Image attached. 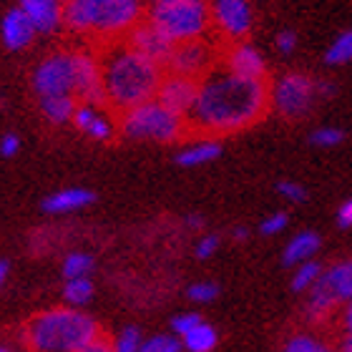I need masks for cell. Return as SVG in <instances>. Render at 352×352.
<instances>
[{"label":"cell","mask_w":352,"mask_h":352,"mask_svg":"<svg viewBox=\"0 0 352 352\" xmlns=\"http://www.w3.org/2000/svg\"><path fill=\"white\" fill-rule=\"evenodd\" d=\"M270 109V88L264 81H242L229 71H209L199 83V96L186 116L191 129L214 136L244 131Z\"/></svg>","instance_id":"1"},{"label":"cell","mask_w":352,"mask_h":352,"mask_svg":"<svg viewBox=\"0 0 352 352\" xmlns=\"http://www.w3.org/2000/svg\"><path fill=\"white\" fill-rule=\"evenodd\" d=\"M103 94L116 111H131L146 101H154L162 86V68L146 60L141 53L124 43L111 45L101 58Z\"/></svg>","instance_id":"2"},{"label":"cell","mask_w":352,"mask_h":352,"mask_svg":"<svg viewBox=\"0 0 352 352\" xmlns=\"http://www.w3.org/2000/svg\"><path fill=\"white\" fill-rule=\"evenodd\" d=\"M28 352H81L101 338L98 322L81 309H43L25 324Z\"/></svg>","instance_id":"3"},{"label":"cell","mask_w":352,"mask_h":352,"mask_svg":"<svg viewBox=\"0 0 352 352\" xmlns=\"http://www.w3.org/2000/svg\"><path fill=\"white\" fill-rule=\"evenodd\" d=\"M141 0H68L63 23L78 33L116 36L139 25Z\"/></svg>","instance_id":"4"},{"label":"cell","mask_w":352,"mask_h":352,"mask_svg":"<svg viewBox=\"0 0 352 352\" xmlns=\"http://www.w3.org/2000/svg\"><path fill=\"white\" fill-rule=\"evenodd\" d=\"M148 21L176 45L199 41L212 23V6L206 0H151Z\"/></svg>","instance_id":"5"},{"label":"cell","mask_w":352,"mask_h":352,"mask_svg":"<svg viewBox=\"0 0 352 352\" xmlns=\"http://www.w3.org/2000/svg\"><path fill=\"white\" fill-rule=\"evenodd\" d=\"M184 129H186V118L164 109L156 98L126 111L121 116V133L126 139L133 141H162V144H169V141L182 139Z\"/></svg>","instance_id":"6"},{"label":"cell","mask_w":352,"mask_h":352,"mask_svg":"<svg viewBox=\"0 0 352 352\" xmlns=\"http://www.w3.org/2000/svg\"><path fill=\"white\" fill-rule=\"evenodd\" d=\"M317 98V81L305 74H285L270 91L272 109L285 118H302Z\"/></svg>","instance_id":"7"},{"label":"cell","mask_w":352,"mask_h":352,"mask_svg":"<svg viewBox=\"0 0 352 352\" xmlns=\"http://www.w3.org/2000/svg\"><path fill=\"white\" fill-rule=\"evenodd\" d=\"M33 88L38 98H58V96L76 94L74 78V56L71 53H53L38 63L33 71Z\"/></svg>","instance_id":"8"},{"label":"cell","mask_w":352,"mask_h":352,"mask_svg":"<svg viewBox=\"0 0 352 352\" xmlns=\"http://www.w3.org/2000/svg\"><path fill=\"white\" fill-rule=\"evenodd\" d=\"M126 45L133 48L136 53H141L146 60L156 63V66H169L171 56H174L176 43L171 38H166L162 30L156 28L154 23H139L129 30V38H126Z\"/></svg>","instance_id":"9"},{"label":"cell","mask_w":352,"mask_h":352,"mask_svg":"<svg viewBox=\"0 0 352 352\" xmlns=\"http://www.w3.org/2000/svg\"><path fill=\"white\" fill-rule=\"evenodd\" d=\"M199 83L197 78H189V76H176L169 74L162 81L159 91H156V101L162 103L164 109L174 111L179 116H189L194 103H197L199 96Z\"/></svg>","instance_id":"10"},{"label":"cell","mask_w":352,"mask_h":352,"mask_svg":"<svg viewBox=\"0 0 352 352\" xmlns=\"http://www.w3.org/2000/svg\"><path fill=\"white\" fill-rule=\"evenodd\" d=\"M74 56V78H76V94L81 96L83 103H103V74L101 60H96L91 53H71Z\"/></svg>","instance_id":"11"},{"label":"cell","mask_w":352,"mask_h":352,"mask_svg":"<svg viewBox=\"0 0 352 352\" xmlns=\"http://www.w3.org/2000/svg\"><path fill=\"white\" fill-rule=\"evenodd\" d=\"M212 21L219 25L229 38H244L252 30V6L250 0H214Z\"/></svg>","instance_id":"12"},{"label":"cell","mask_w":352,"mask_h":352,"mask_svg":"<svg viewBox=\"0 0 352 352\" xmlns=\"http://www.w3.org/2000/svg\"><path fill=\"white\" fill-rule=\"evenodd\" d=\"M209 63H212V51L209 45L201 41H189V43H179L174 48V56L169 60L171 74L176 76H189L201 81L209 74Z\"/></svg>","instance_id":"13"},{"label":"cell","mask_w":352,"mask_h":352,"mask_svg":"<svg viewBox=\"0 0 352 352\" xmlns=\"http://www.w3.org/2000/svg\"><path fill=\"white\" fill-rule=\"evenodd\" d=\"M227 71L242 81H264L267 76V63L262 53L250 43H239L227 53Z\"/></svg>","instance_id":"14"},{"label":"cell","mask_w":352,"mask_h":352,"mask_svg":"<svg viewBox=\"0 0 352 352\" xmlns=\"http://www.w3.org/2000/svg\"><path fill=\"white\" fill-rule=\"evenodd\" d=\"M18 8L33 23L36 33H51L63 23L60 0H18Z\"/></svg>","instance_id":"15"},{"label":"cell","mask_w":352,"mask_h":352,"mask_svg":"<svg viewBox=\"0 0 352 352\" xmlns=\"http://www.w3.org/2000/svg\"><path fill=\"white\" fill-rule=\"evenodd\" d=\"M0 36H3L6 48H10V51H23V48L33 41L36 28H33V23L25 18V13H23L21 8H13V10H8V13L3 15V21H0Z\"/></svg>","instance_id":"16"},{"label":"cell","mask_w":352,"mask_h":352,"mask_svg":"<svg viewBox=\"0 0 352 352\" xmlns=\"http://www.w3.org/2000/svg\"><path fill=\"white\" fill-rule=\"evenodd\" d=\"M320 285L327 289V292L340 302V305H350L352 302V257L340 259L324 270Z\"/></svg>","instance_id":"17"},{"label":"cell","mask_w":352,"mask_h":352,"mask_svg":"<svg viewBox=\"0 0 352 352\" xmlns=\"http://www.w3.org/2000/svg\"><path fill=\"white\" fill-rule=\"evenodd\" d=\"M320 247H322L320 234L312 232V229H305V232L294 234L292 239L287 242L285 252H282V264H285V267H300V264H305V262H312L315 254L320 252Z\"/></svg>","instance_id":"18"},{"label":"cell","mask_w":352,"mask_h":352,"mask_svg":"<svg viewBox=\"0 0 352 352\" xmlns=\"http://www.w3.org/2000/svg\"><path fill=\"white\" fill-rule=\"evenodd\" d=\"M96 194L91 189H81V186H71V189H60L43 201V212L48 214H68L78 212L83 206L94 204Z\"/></svg>","instance_id":"19"},{"label":"cell","mask_w":352,"mask_h":352,"mask_svg":"<svg viewBox=\"0 0 352 352\" xmlns=\"http://www.w3.org/2000/svg\"><path fill=\"white\" fill-rule=\"evenodd\" d=\"M221 156V144L214 139H201L197 141V144H191V146L182 148L179 154H176V164L179 166H186V169H191V166H201V164H209L214 162V159H219Z\"/></svg>","instance_id":"20"},{"label":"cell","mask_w":352,"mask_h":352,"mask_svg":"<svg viewBox=\"0 0 352 352\" xmlns=\"http://www.w3.org/2000/svg\"><path fill=\"white\" fill-rule=\"evenodd\" d=\"M338 307H340V302L335 300L320 282L307 292V305H305V309H307L309 322H324L327 317L335 315V309Z\"/></svg>","instance_id":"21"},{"label":"cell","mask_w":352,"mask_h":352,"mask_svg":"<svg viewBox=\"0 0 352 352\" xmlns=\"http://www.w3.org/2000/svg\"><path fill=\"white\" fill-rule=\"evenodd\" d=\"M78 109L74 96H58V98H43L41 101V111L43 116L53 124H66V121H74V113Z\"/></svg>","instance_id":"22"},{"label":"cell","mask_w":352,"mask_h":352,"mask_svg":"<svg viewBox=\"0 0 352 352\" xmlns=\"http://www.w3.org/2000/svg\"><path fill=\"white\" fill-rule=\"evenodd\" d=\"M217 342H219V335H217V330H214L212 324H197L191 332H186L182 338V345L186 347L189 352H212L214 347H217Z\"/></svg>","instance_id":"23"},{"label":"cell","mask_w":352,"mask_h":352,"mask_svg":"<svg viewBox=\"0 0 352 352\" xmlns=\"http://www.w3.org/2000/svg\"><path fill=\"white\" fill-rule=\"evenodd\" d=\"M322 274H324V267L317 262V259L300 264V267H294L292 289H294V292H309V289H312V287L322 279Z\"/></svg>","instance_id":"24"},{"label":"cell","mask_w":352,"mask_h":352,"mask_svg":"<svg viewBox=\"0 0 352 352\" xmlns=\"http://www.w3.org/2000/svg\"><path fill=\"white\" fill-rule=\"evenodd\" d=\"M352 60V28L340 33L330 43V48L324 51V63L327 66H345Z\"/></svg>","instance_id":"25"},{"label":"cell","mask_w":352,"mask_h":352,"mask_svg":"<svg viewBox=\"0 0 352 352\" xmlns=\"http://www.w3.org/2000/svg\"><path fill=\"white\" fill-rule=\"evenodd\" d=\"M282 352H338L335 347H330L324 340L315 338V335H292V338L285 342V350Z\"/></svg>","instance_id":"26"},{"label":"cell","mask_w":352,"mask_h":352,"mask_svg":"<svg viewBox=\"0 0 352 352\" xmlns=\"http://www.w3.org/2000/svg\"><path fill=\"white\" fill-rule=\"evenodd\" d=\"M63 297H66L68 305H74V307H81L86 305L91 297H94V285H91V279L83 277V279H68L66 287H63Z\"/></svg>","instance_id":"27"},{"label":"cell","mask_w":352,"mask_h":352,"mask_svg":"<svg viewBox=\"0 0 352 352\" xmlns=\"http://www.w3.org/2000/svg\"><path fill=\"white\" fill-rule=\"evenodd\" d=\"M94 270V257L91 254H83V252H76V254H68L66 262H63V274L68 279H83L91 274Z\"/></svg>","instance_id":"28"},{"label":"cell","mask_w":352,"mask_h":352,"mask_svg":"<svg viewBox=\"0 0 352 352\" xmlns=\"http://www.w3.org/2000/svg\"><path fill=\"white\" fill-rule=\"evenodd\" d=\"M345 141V131L338 126H320L309 133V144L317 148H335Z\"/></svg>","instance_id":"29"},{"label":"cell","mask_w":352,"mask_h":352,"mask_svg":"<svg viewBox=\"0 0 352 352\" xmlns=\"http://www.w3.org/2000/svg\"><path fill=\"white\" fill-rule=\"evenodd\" d=\"M182 340L176 335H154V338L144 340L141 352H182Z\"/></svg>","instance_id":"30"},{"label":"cell","mask_w":352,"mask_h":352,"mask_svg":"<svg viewBox=\"0 0 352 352\" xmlns=\"http://www.w3.org/2000/svg\"><path fill=\"white\" fill-rule=\"evenodd\" d=\"M141 330L139 327H126L116 340H113V352H141Z\"/></svg>","instance_id":"31"},{"label":"cell","mask_w":352,"mask_h":352,"mask_svg":"<svg viewBox=\"0 0 352 352\" xmlns=\"http://www.w3.org/2000/svg\"><path fill=\"white\" fill-rule=\"evenodd\" d=\"M287 224H289V217H287L285 212H274V214H270L267 219H262V224H259V234L277 236V234L285 232Z\"/></svg>","instance_id":"32"},{"label":"cell","mask_w":352,"mask_h":352,"mask_svg":"<svg viewBox=\"0 0 352 352\" xmlns=\"http://www.w3.org/2000/svg\"><path fill=\"white\" fill-rule=\"evenodd\" d=\"M277 194L282 199H287V201H292V204H302V201H307V189L297 182H289V179H285V182L277 184Z\"/></svg>","instance_id":"33"},{"label":"cell","mask_w":352,"mask_h":352,"mask_svg":"<svg viewBox=\"0 0 352 352\" xmlns=\"http://www.w3.org/2000/svg\"><path fill=\"white\" fill-rule=\"evenodd\" d=\"M219 297V285H214V282H197V285L189 287V300L191 302H199V305H204V302H212Z\"/></svg>","instance_id":"34"},{"label":"cell","mask_w":352,"mask_h":352,"mask_svg":"<svg viewBox=\"0 0 352 352\" xmlns=\"http://www.w3.org/2000/svg\"><path fill=\"white\" fill-rule=\"evenodd\" d=\"M86 133L96 141H109L113 136V124L103 113H96V118L91 121V126L86 129Z\"/></svg>","instance_id":"35"},{"label":"cell","mask_w":352,"mask_h":352,"mask_svg":"<svg viewBox=\"0 0 352 352\" xmlns=\"http://www.w3.org/2000/svg\"><path fill=\"white\" fill-rule=\"evenodd\" d=\"M204 320L199 315H194V312H186V315H179V317H174L171 320V330L176 332V338H184L186 332H191L197 324H201Z\"/></svg>","instance_id":"36"},{"label":"cell","mask_w":352,"mask_h":352,"mask_svg":"<svg viewBox=\"0 0 352 352\" xmlns=\"http://www.w3.org/2000/svg\"><path fill=\"white\" fill-rule=\"evenodd\" d=\"M96 106H91V103H78V109H76V113H74V126L78 129V131H83L86 133V129L91 126V121L96 118Z\"/></svg>","instance_id":"37"},{"label":"cell","mask_w":352,"mask_h":352,"mask_svg":"<svg viewBox=\"0 0 352 352\" xmlns=\"http://www.w3.org/2000/svg\"><path fill=\"white\" fill-rule=\"evenodd\" d=\"M274 45H277L279 53L289 56V53H294V48H297V33H294V30H279L277 38H274Z\"/></svg>","instance_id":"38"},{"label":"cell","mask_w":352,"mask_h":352,"mask_svg":"<svg viewBox=\"0 0 352 352\" xmlns=\"http://www.w3.org/2000/svg\"><path fill=\"white\" fill-rule=\"evenodd\" d=\"M217 250H219V236L206 234V236H201V239H199V244H197V257L199 259H209Z\"/></svg>","instance_id":"39"},{"label":"cell","mask_w":352,"mask_h":352,"mask_svg":"<svg viewBox=\"0 0 352 352\" xmlns=\"http://www.w3.org/2000/svg\"><path fill=\"white\" fill-rule=\"evenodd\" d=\"M18 151H21V139H18L15 133H6V136L0 139V156L10 159V156H15Z\"/></svg>","instance_id":"40"},{"label":"cell","mask_w":352,"mask_h":352,"mask_svg":"<svg viewBox=\"0 0 352 352\" xmlns=\"http://www.w3.org/2000/svg\"><path fill=\"white\" fill-rule=\"evenodd\" d=\"M338 227L340 229H352V199L342 201L338 209Z\"/></svg>","instance_id":"41"},{"label":"cell","mask_w":352,"mask_h":352,"mask_svg":"<svg viewBox=\"0 0 352 352\" xmlns=\"http://www.w3.org/2000/svg\"><path fill=\"white\" fill-rule=\"evenodd\" d=\"M81 352H113V342H109L106 338H98L96 342H91V345Z\"/></svg>","instance_id":"42"},{"label":"cell","mask_w":352,"mask_h":352,"mask_svg":"<svg viewBox=\"0 0 352 352\" xmlns=\"http://www.w3.org/2000/svg\"><path fill=\"white\" fill-rule=\"evenodd\" d=\"M338 94V86L335 83H327V81H317V96L320 98H330V96Z\"/></svg>","instance_id":"43"},{"label":"cell","mask_w":352,"mask_h":352,"mask_svg":"<svg viewBox=\"0 0 352 352\" xmlns=\"http://www.w3.org/2000/svg\"><path fill=\"white\" fill-rule=\"evenodd\" d=\"M340 320H342V330L352 332V302H350V305H345V309H342V317H340Z\"/></svg>","instance_id":"44"},{"label":"cell","mask_w":352,"mask_h":352,"mask_svg":"<svg viewBox=\"0 0 352 352\" xmlns=\"http://www.w3.org/2000/svg\"><path fill=\"white\" fill-rule=\"evenodd\" d=\"M338 352H352V332H345V335H342Z\"/></svg>","instance_id":"45"},{"label":"cell","mask_w":352,"mask_h":352,"mask_svg":"<svg viewBox=\"0 0 352 352\" xmlns=\"http://www.w3.org/2000/svg\"><path fill=\"white\" fill-rule=\"evenodd\" d=\"M8 270H10V267H8V262H3V259H0V287L6 285V279H8Z\"/></svg>","instance_id":"46"},{"label":"cell","mask_w":352,"mask_h":352,"mask_svg":"<svg viewBox=\"0 0 352 352\" xmlns=\"http://www.w3.org/2000/svg\"><path fill=\"white\" fill-rule=\"evenodd\" d=\"M247 234H250V232H247L244 227H236L234 229V239H247Z\"/></svg>","instance_id":"47"},{"label":"cell","mask_w":352,"mask_h":352,"mask_svg":"<svg viewBox=\"0 0 352 352\" xmlns=\"http://www.w3.org/2000/svg\"><path fill=\"white\" fill-rule=\"evenodd\" d=\"M0 352H10V350H8V347H6V345H0Z\"/></svg>","instance_id":"48"}]
</instances>
